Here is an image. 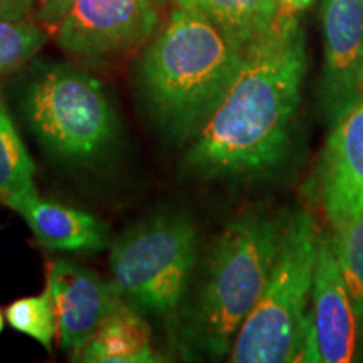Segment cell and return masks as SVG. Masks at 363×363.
I'll list each match as a JSON object with an SVG mask.
<instances>
[{
	"mask_svg": "<svg viewBox=\"0 0 363 363\" xmlns=\"http://www.w3.org/2000/svg\"><path fill=\"white\" fill-rule=\"evenodd\" d=\"M298 13L279 11L272 26L244 45L224 98L192 138L187 163L207 177L259 175L288 153L306 74Z\"/></svg>",
	"mask_w": 363,
	"mask_h": 363,
	"instance_id": "obj_1",
	"label": "cell"
},
{
	"mask_svg": "<svg viewBox=\"0 0 363 363\" xmlns=\"http://www.w3.org/2000/svg\"><path fill=\"white\" fill-rule=\"evenodd\" d=\"M242 51L244 45L202 12L177 6L138 67L157 123L174 138H194L233 83Z\"/></svg>",
	"mask_w": 363,
	"mask_h": 363,
	"instance_id": "obj_2",
	"label": "cell"
},
{
	"mask_svg": "<svg viewBox=\"0 0 363 363\" xmlns=\"http://www.w3.org/2000/svg\"><path fill=\"white\" fill-rule=\"evenodd\" d=\"M279 238L281 222L254 212L239 217L219 235L185 326L201 350L212 357L233 350L240 326L264 291Z\"/></svg>",
	"mask_w": 363,
	"mask_h": 363,
	"instance_id": "obj_3",
	"label": "cell"
},
{
	"mask_svg": "<svg viewBox=\"0 0 363 363\" xmlns=\"http://www.w3.org/2000/svg\"><path fill=\"white\" fill-rule=\"evenodd\" d=\"M318 238L320 229L310 212H293L281 220L274 266L259 301L234 340L230 362H305Z\"/></svg>",
	"mask_w": 363,
	"mask_h": 363,
	"instance_id": "obj_4",
	"label": "cell"
},
{
	"mask_svg": "<svg viewBox=\"0 0 363 363\" xmlns=\"http://www.w3.org/2000/svg\"><path fill=\"white\" fill-rule=\"evenodd\" d=\"M22 110L40 145L67 162L99 157L120 128L101 81L67 65L38 69L26 88Z\"/></svg>",
	"mask_w": 363,
	"mask_h": 363,
	"instance_id": "obj_5",
	"label": "cell"
},
{
	"mask_svg": "<svg viewBox=\"0 0 363 363\" xmlns=\"http://www.w3.org/2000/svg\"><path fill=\"white\" fill-rule=\"evenodd\" d=\"M197 262V230L182 212L140 222L115 240L110 252L113 283L131 306L170 315L187 291Z\"/></svg>",
	"mask_w": 363,
	"mask_h": 363,
	"instance_id": "obj_6",
	"label": "cell"
},
{
	"mask_svg": "<svg viewBox=\"0 0 363 363\" xmlns=\"http://www.w3.org/2000/svg\"><path fill=\"white\" fill-rule=\"evenodd\" d=\"M153 0H71L56 27L59 48L79 57L121 54L152 38Z\"/></svg>",
	"mask_w": 363,
	"mask_h": 363,
	"instance_id": "obj_7",
	"label": "cell"
},
{
	"mask_svg": "<svg viewBox=\"0 0 363 363\" xmlns=\"http://www.w3.org/2000/svg\"><path fill=\"white\" fill-rule=\"evenodd\" d=\"M362 355L360 323L331 244V234L320 230L305 362L348 363L360 360Z\"/></svg>",
	"mask_w": 363,
	"mask_h": 363,
	"instance_id": "obj_8",
	"label": "cell"
},
{
	"mask_svg": "<svg viewBox=\"0 0 363 363\" xmlns=\"http://www.w3.org/2000/svg\"><path fill=\"white\" fill-rule=\"evenodd\" d=\"M325 74L321 104L337 125L363 94V4L362 0H323Z\"/></svg>",
	"mask_w": 363,
	"mask_h": 363,
	"instance_id": "obj_9",
	"label": "cell"
},
{
	"mask_svg": "<svg viewBox=\"0 0 363 363\" xmlns=\"http://www.w3.org/2000/svg\"><path fill=\"white\" fill-rule=\"evenodd\" d=\"M48 289L57 315L61 348L76 355L93 338L103 321L123 303L116 284L98 272L67 259L49 267Z\"/></svg>",
	"mask_w": 363,
	"mask_h": 363,
	"instance_id": "obj_10",
	"label": "cell"
},
{
	"mask_svg": "<svg viewBox=\"0 0 363 363\" xmlns=\"http://www.w3.org/2000/svg\"><path fill=\"white\" fill-rule=\"evenodd\" d=\"M315 190L331 227L363 214V94L326 140Z\"/></svg>",
	"mask_w": 363,
	"mask_h": 363,
	"instance_id": "obj_11",
	"label": "cell"
},
{
	"mask_svg": "<svg viewBox=\"0 0 363 363\" xmlns=\"http://www.w3.org/2000/svg\"><path fill=\"white\" fill-rule=\"evenodd\" d=\"M9 207L24 217L43 246L54 251L98 252L106 246V225L84 211L44 201L38 192L17 199Z\"/></svg>",
	"mask_w": 363,
	"mask_h": 363,
	"instance_id": "obj_12",
	"label": "cell"
},
{
	"mask_svg": "<svg viewBox=\"0 0 363 363\" xmlns=\"http://www.w3.org/2000/svg\"><path fill=\"white\" fill-rule=\"evenodd\" d=\"M74 357L78 362L89 363L157 362L148 323L136 308L125 303L103 321L93 338Z\"/></svg>",
	"mask_w": 363,
	"mask_h": 363,
	"instance_id": "obj_13",
	"label": "cell"
},
{
	"mask_svg": "<svg viewBox=\"0 0 363 363\" xmlns=\"http://www.w3.org/2000/svg\"><path fill=\"white\" fill-rule=\"evenodd\" d=\"M179 7L202 12L240 45H247L272 26L279 0H174Z\"/></svg>",
	"mask_w": 363,
	"mask_h": 363,
	"instance_id": "obj_14",
	"label": "cell"
},
{
	"mask_svg": "<svg viewBox=\"0 0 363 363\" xmlns=\"http://www.w3.org/2000/svg\"><path fill=\"white\" fill-rule=\"evenodd\" d=\"M34 174L33 158L22 143L0 94V201L11 206L24 195L38 192Z\"/></svg>",
	"mask_w": 363,
	"mask_h": 363,
	"instance_id": "obj_15",
	"label": "cell"
},
{
	"mask_svg": "<svg viewBox=\"0 0 363 363\" xmlns=\"http://www.w3.org/2000/svg\"><path fill=\"white\" fill-rule=\"evenodd\" d=\"M331 244L350 291L363 337V214L335 225Z\"/></svg>",
	"mask_w": 363,
	"mask_h": 363,
	"instance_id": "obj_16",
	"label": "cell"
},
{
	"mask_svg": "<svg viewBox=\"0 0 363 363\" xmlns=\"http://www.w3.org/2000/svg\"><path fill=\"white\" fill-rule=\"evenodd\" d=\"M6 318L13 330L34 338L45 350L51 352L54 337L57 333V315L52 294L48 288L38 296L16 299L7 308Z\"/></svg>",
	"mask_w": 363,
	"mask_h": 363,
	"instance_id": "obj_17",
	"label": "cell"
},
{
	"mask_svg": "<svg viewBox=\"0 0 363 363\" xmlns=\"http://www.w3.org/2000/svg\"><path fill=\"white\" fill-rule=\"evenodd\" d=\"M45 43V33L29 21L0 19V76L29 61Z\"/></svg>",
	"mask_w": 363,
	"mask_h": 363,
	"instance_id": "obj_18",
	"label": "cell"
},
{
	"mask_svg": "<svg viewBox=\"0 0 363 363\" xmlns=\"http://www.w3.org/2000/svg\"><path fill=\"white\" fill-rule=\"evenodd\" d=\"M35 0H0V19L26 21L34 11Z\"/></svg>",
	"mask_w": 363,
	"mask_h": 363,
	"instance_id": "obj_19",
	"label": "cell"
},
{
	"mask_svg": "<svg viewBox=\"0 0 363 363\" xmlns=\"http://www.w3.org/2000/svg\"><path fill=\"white\" fill-rule=\"evenodd\" d=\"M40 2H43V11H40L43 19L45 22H52V24L56 22L57 26L71 0H40Z\"/></svg>",
	"mask_w": 363,
	"mask_h": 363,
	"instance_id": "obj_20",
	"label": "cell"
},
{
	"mask_svg": "<svg viewBox=\"0 0 363 363\" xmlns=\"http://www.w3.org/2000/svg\"><path fill=\"white\" fill-rule=\"evenodd\" d=\"M313 0H279V11L288 12V13H299L305 11L306 7H310Z\"/></svg>",
	"mask_w": 363,
	"mask_h": 363,
	"instance_id": "obj_21",
	"label": "cell"
},
{
	"mask_svg": "<svg viewBox=\"0 0 363 363\" xmlns=\"http://www.w3.org/2000/svg\"><path fill=\"white\" fill-rule=\"evenodd\" d=\"M2 328H4V316L2 313H0V331H2Z\"/></svg>",
	"mask_w": 363,
	"mask_h": 363,
	"instance_id": "obj_22",
	"label": "cell"
},
{
	"mask_svg": "<svg viewBox=\"0 0 363 363\" xmlns=\"http://www.w3.org/2000/svg\"><path fill=\"white\" fill-rule=\"evenodd\" d=\"M362 4H363V0H362Z\"/></svg>",
	"mask_w": 363,
	"mask_h": 363,
	"instance_id": "obj_23",
	"label": "cell"
}]
</instances>
